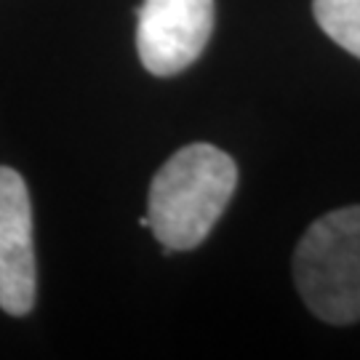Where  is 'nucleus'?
<instances>
[{
    "mask_svg": "<svg viewBox=\"0 0 360 360\" xmlns=\"http://www.w3.org/2000/svg\"><path fill=\"white\" fill-rule=\"evenodd\" d=\"M238 187V166L206 142L187 144L168 158L150 184L147 219L163 251L198 248L214 230Z\"/></svg>",
    "mask_w": 360,
    "mask_h": 360,
    "instance_id": "f257e3e1",
    "label": "nucleus"
},
{
    "mask_svg": "<svg viewBox=\"0 0 360 360\" xmlns=\"http://www.w3.org/2000/svg\"><path fill=\"white\" fill-rule=\"evenodd\" d=\"M294 281L321 321L331 326L360 321V206L312 221L296 245Z\"/></svg>",
    "mask_w": 360,
    "mask_h": 360,
    "instance_id": "f03ea898",
    "label": "nucleus"
},
{
    "mask_svg": "<svg viewBox=\"0 0 360 360\" xmlns=\"http://www.w3.org/2000/svg\"><path fill=\"white\" fill-rule=\"evenodd\" d=\"M214 30V0H144L136 19V49L147 72H184L203 53Z\"/></svg>",
    "mask_w": 360,
    "mask_h": 360,
    "instance_id": "7ed1b4c3",
    "label": "nucleus"
},
{
    "mask_svg": "<svg viewBox=\"0 0 360 360\" xmlns=\"http://www.w3.org/2000/svg\"><path fill=\"white\" fill-rule=\"evenodd\" d=\"M32 206L19 171L0 166V309L27 315L35 304Z\"/></svg>",
    "mask_w": 360,
    "mask_h": 360,
    "instance_id": "20e7f679",
    "label": "nucleus"
},
{
    "mask_svg": "<svg viewBox=\"0 0 360 360\" xmlns=\"http://www.w3.org/2000/svg\"><path fill=\"white\" fill-rule=\"evenodd\" d=\"M321 30L360 59V0H312Z\"/></svg>",
    "mask_w": 360,
    "mask_h": 360,
    "instance_id": "39448f33",
    "label": "nucleus"
}]
</instances>
